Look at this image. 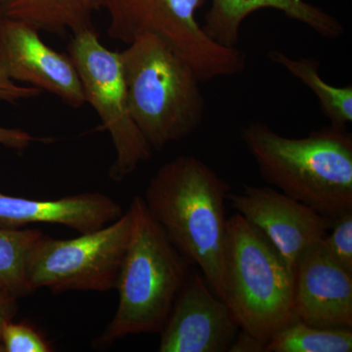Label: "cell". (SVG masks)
<instances>
[{
  "label": "cell",
  "instance_id": "obj_1",
  "mask_svg": "<svg viewBox=\"0 0 352 352\" xmlns=\"http://www.w3.org/2000/svg\"><path fill=\"white\" fill-rule=\"evenodd\" d=\"M231 188L210 166L194 156L163 164L146 188V207L176 249L197 265L224 300L223 263Z\"/></svg>",
  "mask_w": 352,
  "mask_h": 352
},
{
  "label": "cell",
  "instance_id": "obj_2",
  "mask_svg": "<svg viewBox=\"0 0 352 352\" xmlns=\"http://www.w3.org/2000/svg\"><path fill=\"white\" fill-rule=\"evenodd\" d=\"M242 139L273 188L333 220L352 210V135L330 124L303 138L252 122Z\"/></svg>",
  "mask_w": 352,
  "mask_h": 352
},
{
  "label": "cell",
  "instance_id": "obj_3",
  "mask_svg": "<svg viewBox=\"0 0 352 352\" xmlns=\"http://www.w3.org/2000/svg\"><path fill=\"white\" fill-rule=\"evenodd\" d=\"M132 120L153 150L188 138L206 102L196 72L163 39L144 34L120 52Z\"/></svg>",
  "mask_w": 352,
  "mask_h": 352
},
{
  "label": "cell",
  "instance_id": "obj_4",
  "mask_svg": "<svg viewBox=\"0 0 352 352\" xmlns=\"http://www.w3.org/2000/svg\"><path fill=\"white\" fill-rule=\"evenodd\" d=\"M129 210L131 238L116 286L119 302L97 340L101 346L127 336L160 333L191 273L192 263L153 219L143 197H134Z\"/></svg>",
  "mask_w": 352,
  "mask_h": 352
},
{
  "label": "cell",
  "instance_id": "obj_5",
  "mask_svg": "<svg viewBox=\"0 0 352 352\" xmlns=\"http://www.w3.org/2000/svg\"><path fill=\"white\" fill-rule=\"evenodd\" d=\"M223 285L241 330L265 344L294 317L295 268L237 212L228 219Z\"/></svg>",
  "mask_w": 352,
  "mask_h": 352
},
{
  "label": "cell",
  "instance_id": "obj_6",
  "mask_svg": "<svg viewBox=\"0 0 352 352\" xmlns=\"http://www.w3.org/2000/svg\"><path fill=\"white\" fill-rule=\"evenodd\" d=\"M205 0H98L109 15L108 36L129 44L151 34L180 55L201 82L244 72L247 57L237 47L208 38L196 19Z\"/></svg>",
  "mask_w": 352,
  "mask_h": 352
},
{
  "label": "cell",
  "instance_id": "obj_7",
  "mask_svg": "<svg viewBox=\"0 0 352 352\" xmlns=\"http://www.w3.org/2000/svg\"><path fill=\"white\" fill-rule=\"evenodd\" d=\"M131 210L119 219L72 239L41 236L28 264V282L32 293L50 289L108 292L116 289L131 238Z\"/></svg>",
  "mask_w": 352,
  "mask_h": 352
},
{
  "label": "cell",
  "instance_id": "obj_8",
  "mask_svg": "<svg viewBox=\"0 0 352 352\" xmlns=\"http://www.w3.org/2000/svg\"><path fill=\"white\" fill-rule=\"evenodd\" d=\"M68 55L82 82L85 101L98 113L112 139L116 159L109 176L122 182L151 159L153 149L129 112L120 52L109 50L92 29L73 34Z\"/></svg>",
  "mask_w": 352,
  "mask_h": 352
},
{
  "label": "cell",
  "instance_id": "obj_9",
  "mask_svg": "<svg viewBox=\"0 0 352 352\" xmlns=\"http://www.w3.org/2000/svg\"><path fill=\"white\" fill-rule=\"evenodd\" d=\"M227 199L294 268L307 250L324 239L332 226L328 217L273 187L245 185L242 192H230Z\"/></svg>",
  "mask_w": 352,
  "mask_h": 352
},
{
  "label": "cell",
  "instance_id": "obj_10",
  "mask_svg": "<svg viewBox=\"0 0 352 352\" xmlns=\"http://www.w3.org/2000/svg\"><path fill=\"white\" fill-rule=\"evenodd\" d=\"M240 327L207 280L190 273L160 332V352L228 351Z\"/></svg>",
  "mask_w": 352,
  "mask_h": 352
},
{
  "label": "cell",
  "instance_id": "obj_11",
  "mask_svg": "<svg viewBox=\"0 0 352 352\" xmlns=\"http://www.w3.org/2000/svg\"><path fill=\"white\" fill-rule=\"evenodd\" d=\"M0 69L14 82L50 92L72 108H82L85 91L68 54L44 43L39 32L19 21L0 18Z\"/></svg>",
  "mask_w": 352,
  "mask_h": 352
},
{
  "label": "cell",
  "instance_id": "obj_12",
  "mask_svg": "<svg viewBox=\"0 0 352 352\" xmlns=\"http://www.w3.org/2000/svg\"><path fill=\"white\" fill-rule=\"evenodd\" d=\"M293 312L310 325L352 329V272L332 258L321 242L296 261Z\"/></svg>",
  "mask_w": 352,
  "mask_h": 352
},
{
  "label": "cell",
  "instance_id": "obj_13",
  "mask_svg": "<svg viewBox=\"0 0 352 352\" xmlns=\"http://www.w3.org/2000/svg\"><path fill=\"white\" fill-rule=\"evenodd\" d=\"M122 214L117 201L99 192L38 200L0 191V228L19 229L32 223L61 224L82 234L98 230Z\"/></svg>",
  "mask_w": 352,
  "mask_h": 352
},
{
  "label": "cell",
  "instance_id": "obj_14",
  "mask_svg": "<svg viewBox=\"0 0 352 352\" xmlns=\"http://www.w3.org/2000/svg\"><path fill=\"white\" fill-rule=\"evenodd\" d=\"M266 8L281 11L324 38H340L344 32V25L337 18L305 0H212L201 28L208 38L220 45L237 47L245 18Z\"/></svg>",
  "mask_w": 352,
  "mask_h": 352
},
{
  "label": "cell",
  "instance_id": "obj_15",
  "mask_svg": "<svg viewBox=\"0 0 352 352\" xmlns=\"http://www.w3.org/2000/svg\"><path fill=\"white\" fill-rule=\"evenodd\" d=\"M87 0H0V18L65 36L94 29Z\"/></svg>",
  "mask_w": 352,
  "mask_h": 352
},
{
  "label": "cell",
  "instance_id": "obj_16",
  "mask_svg": "<svg viewBox=\"0 0 352 352\" xmlns=\"http://www.w3.org/2000/svg\"><path fill=\"white\" fill-rule=\"evenodd\" d=\"M271 61L283 67L292 76L309 88L318 99L322 113L331 124L346 127L352 122V87H336L320 75V62L312 58L293 59L278 50L270 52Z\"/></svg>",
  "mask_w": 352,
  "mask_h": 352
},
{
  "label": "cell",
  "instance_id": "obj_17",
  "mask_svg": "<svg viewBox=\"0 0 352 352\" xmlns=\"http://www.w3.org/2000/svg\"><path fill=\"white\" fill-rule=\"evenodd\" d=\"M352 329L325 328L291 319L273 335L265 352H351Z\"/></svg>",
  "mask_w": 352,
  "mask_h": 352
},
{
  "label": "cell",
  "instance_id": "obj_18",
  "mask_svg": "<svg viewBox=\"0 0 352 352\" xmlns=\"http://www.w3.org/2000/svg\"><path fill=\"white\" fill-rule=\"evenodd\" d=\"M43 233L38 229L0 228V289L20 298L32 294L28 264Z\"/></svg>",
  "mask_w": 352,
  "mask_h": 352
},
{
  "label": "cell",
  "instance_id": "obj_19",
  "mask_svg": "<svg viewBox=\"0 0 352 352\" xmlns=\"http://www.w3.org/2000/svg\"><path fill=\"white\" fill-rule=\"evenodd\" d=\"M2 352H50L52 346L38 331L25 322H7L1 331Z\"/></svg>",
  "mask_w": 352,
  "mask_h": 352
},
{
  "label": "cell",
  "instance_id": "obj_20",
  "mask_svg": "<svg viewBox=\"0 0 352 352\" xmlns=\"http://www.w3.org/2000/svg\"><path fill=\"white\" fill-rule=\"evenodd\" d=\"M330 230L321 241L324 249L342 267L352 272V210L333 219Z\"/></svg>",
  "mask_w": 352,
  "mask_h": 352
},
{
  "label": "cell",
  "instance_id": "obj_21",
  "mask_svg": "<svg viewBox=\"0 0 352 352\" xmlns=\"http://www.w3.org/2000/svg\"><path fill=\"white\" fill-rule=\"evenodd\" d=\"M43 94L38 88L23 87L14 82L0 69V101L16 104L27 99L36 98Z\"/></svg>",
  "mask_w": 352,
  "mask_h": 352
},
{
  "label": "cell",
  "instance_id": "obj_22",
  "mask_svg": "<svg viewBox=\"0 0 352 352\" xmlns=\"http://www.w3.org/2000/svg\"><path fill=\"white\" fill-rule=\"evenodd\" d=\"M34 141H43V139L34 138L23 129L0 126V146L2 147L23 151Z\"/></svg>",
  "mask_w": 352,
  "mask_h": 352
},
{
  "label": "cell",
  "instance_id": "obj_23",
  "mask_svg": "<svg viewBox=\"0 0 352 352\" xmlns=\"http://www.w3.org/2000/svg\"><path fill=\"white\" fill-rule=\"evenodd\" d=\"M19 298L8 292L0 289V336L3 326L7 322L14 320L19 311ZM0 352H2L1 340H0Z\"/></svg>",
  "mask_w": 352,
  "mask_h": 352
},
{
  "label": "cell",
  "instance_id": "obj_24",
  "mask_svg": "<svg viewBox=\"0 0 352 352\" xmlns=\"http://www.w3.org/2000/svg\"><path fill=\"white\" fill-rule=\"evenodd\" d=\"M266 344L254 338L251 333L239 330L230 349L231 352H265Z\"/></svg>",
  "mask_w": 352,
  "mask_h": 352
},
{
  "label": "cell",
  "instance_id": "obj_25",
  "mask_svg": "<svg viewBox=\"0 0 352 352\" xmlns=\"http://www.w3.org/2000/svg\"><path fill=\"white\" fill-rule=\"evenodd\" d=\"M87 2L92 11L98 9V0H87Z\"/></svg>",
  "mask_w": 352,
  "mask_h": 352
}]
</instances>
